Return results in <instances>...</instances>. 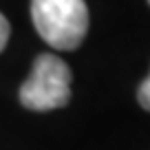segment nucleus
<instances>
[{
	"label": "nucleus",
	"mask_w": 150,
	"mask_h": 150,
	"mask_svg": "<svg viewBox=\"0 0 150 150\" xmlns=\"http://www.w3.org/2000/svg\"><path fill=\"white\" fill-rule=\"evenodd\" d=\"M148 2H150V0H148Z\"/></svg>",
	"instance_id": "obj_5"
},
{
	"label": "nucleus",
	"mask_w": 150,
	"mask_h": 150,
	"mask_svg": "<svg viewBox=\"0 0 150 150\" xmlns=\"http://www.w3.org/2000/svg\"><path fill=\"white\" fill-rule=\"evenodd\" d=\"M137 99H139L141 108H146V110H150V75L146 77L144 82H141L139 91H137Z\"/></svg>",
	"instance_id": "obj_3"
},
{
	"label": "nucleus",
	"mask_w": 150,
	"mask_h": 150,
	"mask_svg": "<svg viewBox=\"0 0 150 150\" xmlns=\"http://www.w3.org/2000/svg\"><path fill=\"white\" fill-rule=\"evenodd\" d=\"M35 31L55 51H73L88 31V9L84 0H31Z\"/></svg>",
	"instance_id": "obj_1"
},
{
	"label": "nucleus",
	"mask_w": 150,
	"mask_h": 150,
	"mask_svg": "<svg viewBox=\"0 0 150 150\" xmlns=\"http://www.w3.org/2000/svg\"><path fill=\"white\" fill-rule=\"evenodd\" d=\"M9 35H11V27H9V22H7V18L0 13V51L7 47V42H9Z\"/></svg>",
	"instance_id": "obj_4"
},
{
	"label": "nucleus",
	"mask_w": 150,
	"mask_h": 150,
	"mask_svg": "<svg viewBox=\"0 0 150 150\" xmlns=\"http://www.w3.org/2000/svg\"><path fill=\"white\" fill-rule=\"evenodd\" d=\"M71 69L60 55L42 53L33 62L31 75L20 86V104L29 110L47 112L69 104Z\"/></svg>",
	"instance_id": "obj_2"
}]
</instances>
